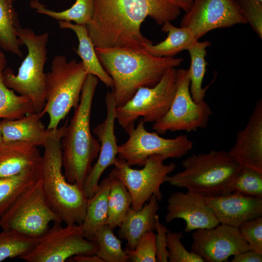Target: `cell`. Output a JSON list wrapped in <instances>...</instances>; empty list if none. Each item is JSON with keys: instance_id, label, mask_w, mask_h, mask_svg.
I'll return each mask as SVG.
<instances>
[{"instance_id": "1", "label": "cell", "mask_w": 262, "mask_h": 262, "mask_svg": "<svg viewBox=\"0 0 262 262\" xmlns=\"http://www.w3.org/2000/svg\"><path fill=\"white\" fill-rule=\"evenodd\" d=\"M181 8L174 0H94L86 30L96 48L144 49L153 42L141 32L149 16L159 25L176 19Z\"/></svg>"}, {"instance_id": "2", "label": "cell", "mask_w": 262, "mask_h": 262, "mask_svg": "<svg viewBox=\"0 0 262 262\" xmlns=\"http://www.w3.org/2000/svg\"><path fill=\"white\" fill-rule=\"evenodd\" d=\"M95 51L113 80L116 106L127 102L139 88L156 85L169 69L183 61L181 58L154 56L143 49L95 47Z\"/></svg>"}, {"instance_id": "3", "label": "cell", "mask_w": 262, "mask_h": 262, "mask_svg": "<svg viewBox=\"0 0 262 262\" xmlns=\"http://www.w3.org/2000/svg\"><path fill=\"white\" fill-rule=\"evenodd\" d=\"M67 122L62 127L47 129L39 164L43 192L49 205L66 225H81L88 198L82 189L67 181L63 172L61 139Z\"/></svg>"}, {"instance_id": "4", "label": "cell", "mask_w": 262, "mask_h": 262, "mask_svg": "<svg viewBox=\"0 0 262 262\" xmlns=\"http://www.w3.org/2000/svg\"><path fill=\"white\" fill-rule=\"evenodd\" d=\"M98 81L96 76L87 75L79 103L61 139L64 176L68 182L76 183L82 189L100 149L90 127L93 99Z\"/></svg>"}, {"instance_id": "5", "label": "cell", "mask_w": 262, "mask_h": 262, "mask_svg": "<svg viewBox=\"0 0 262 262\" xmlns=\"http://www.w3.org/2000/svg\"><path fill=\"white\" fill-rule=\"evenodd\" d=\"M181 165L183 170L167 175L165 182L204 196L231 193L232 184L242 167L228 151L214 149L206 153L193 154L183 160Z\"/></svg>"}, {"instance_id": "6", "label": "cell", "mask_w": 262, "mask_h": 262, "mask_svg": "<svg viewBox=\"0 0 262 262\" xmlns=\"http://www.w3.org/2000/svg\"><path fill=\"white\" fill-rule=\"evenodd\" d=\"M19 40L28 49V54L15 75L10 67H6L2 77L6 86L20 95L28 97L35 112H41L46 103L44 66L47 60V44L49 33L36 34L29 28L17 29Z\"/></svg>"}, {"instance_id": "7", "label": "cell", "mask_w": 262, "mask_h": 262, "mask_svg": "<svg viewBox=\"0 0 262 262\" xmlns=\"http://www.w3.org/2000/svg\"><path fill=\"white\" fill-rule=\"evenodd\" d=\"M87 75L81 61H67L64 55L53 58L50 71L45 74L46 103L41 111L49 115L47 129L58 128L70 110L78 106Z\"/></svg>"}, {"instance_id": "8", "label": "cell", "mask_w": 262, "mask_h": 262, "mask_svg": "<svg viewBox=\"0 0 262 262\" xmlns=\"http://www.w3.org/2000/svg\"><path fill=\"white\" fill-rule=\"evenodd\" d=\"M56 221L62 222L47 203L39 178L0 216V227L39 239Z\"/></svg>"}, {"instance_id": "9", "label": "cell", "mask_w": 262, "mask_h": 262, "mask_svg": "<svg viewBox=\"0 0 262 262\" xmlns=\"http://www.w3.org/2000/svg\"><path fill=\"white\" fill-rule=\"evenodd\" d=\"M176 68H171L152 87H141L124 104L116 106L115 119L125 131L134 127L139 117L146 122H155L169 109L176 91Z\"/></svg>"}, {"instance_id": "10", "label": "cell", "mask_w": 262, "mask_h": 262, "mask_svg": "<svg viewBox=\"0 0 262 262\" xmlns=\"http://www.w3.org/2000/svg\"><path fill=\"white\" fill-rule=\"evenodd\" d=\"M190 83L188 69H176V91L171 106L152 126L157 133L180 131L190 132L207 128L213 111L205 101L197 103L193 100Z\"/></svg>"}, {"instance_id": "11", "label": "cell", "mask_w": 262, "mask_h": 262, "mask_svg": "<svg viewBox=\"0 0 262 262\" xmlns=\"http://www.w3.org/2000/svg\"><path fill=\"white\" fill-rule=\"evenodd\" d=\"M141 119L136 127L125 131L128 140L118 146V158L130 166H143L149 156H162L165 160L180 159L186 155L193 147V142L185 134L172 139L160 136L156 132L146 130Z\"/></svg>"}, {"instance_id": "12", "label": "cell", "mask_w": 262, "mask_h": 262, "mask_svg": "<svg viewBox=\"0 0 262 262\" xmlns=\"http://www.w3.org/2000/svg\"><path fill=\"white\" fill-rule=\"evenodd\" d=\"M61 223L53 222L37 246L20 259L28 262H64L74 256L96 254L98 244L84 237L81 225L64 227Z\"/></svg>"}, {"instance_id": "13", "label": "cell", "mask_w": 262, "mask_h": 262, "mask_svg": "<svg viewBox=\"0 0 262 262\" xmlns=\"http://www.w3.org/2000/svg\"><path fill=\"white\" fill-rule=\"evenodd\" d=\"M164 160L162 156L153 155L148 157L143 168L136 169L117 157L115 167L110 174L118 178L127 188L132 200L131 208L133 210L141 209L153 195L158 201H161V186L165 182L166 177L177 167L173 163L164 164Z\"/></svg>"}, {"instance_id": "14", "label": "cell", "mask_w": 262, "mask_h": 262, "mask_svg": "<svg viewBox=\"0 0 262 262\" xmlns=\"http://www.w3.org/2000/svg\"><path fill=\"white\" fill-rule=\"evenodd\" d=\"M246 23L235 0H194L180 26L189 30L198 40L213 30Z\"/></svg>"}, {"instance_id": "15", "label": "cell", "mask_w": 262, "mask_h": 262, "mask_svg": "<svg viewBox=\"0 0 262 262\" xmlns=\"http://www.w3.org/2000/svg\"><path fill=\"white\" fill-rule=\"evenodd\" d=\"M192 236V251L208 262H228L230 256L250 250L239 229L225 224L196 229Z\"/></svg>"}, {"instance_id": "16", "label": "cell", "mask_w": 262, "mask_h": 262, "mask_svg": "<svg viewBox=\"0 0 262 262\" xmlns=\"http://www.w3.org/2000/svg\"><path fill=\"white\" fill-rule=\"evenodd\" d=\"M105 100L106 117L93 129L100 145L98 157L92 166L82 186V190L88 198L93 196L98 189L99 180L104 171L109 166L114 165L118 152L115 132L116 103L112 91L107 93Z\"/></svg>"}, {"instance_id": "17", "label": "cell", "mask_w": 262, "mask_h": 262, "mask_svg": "<svg viewBox=\"0 0 262 262\" xmlns=\"http://www.w3.org/2000/svg\"><path fill=\"white\" fill-rule=\"evenodd\" d=\"M167 202L165 222L169 223L177 218L184 220L186 232L211 229L219 224L204 196L199 194L190 191L176 192L170 196Z\"/></svg>"}, {"instance_id": "18", "label": "cell", "mask_w": 262, "mask_h": 262, "mask_svg": "<svg viewBox=\"0 0 262 262\" xmlns=\"http://www.w3.org/2000/svg\"><path fill=\"white\" fill-rule=\"evenodd\" d=\"M219 224L238 228L245 223L262 216V198L239 192L204 196Z\"/></svg>"}, {"instance_id": "19", "label": "cell", "mask_w": 262, "mask_h": 262, "mask_svg": "<svg viewBox=\"0 0 262 262\" xmlns=\"http://www.w3.org/2000/svg\"><path fill=\"white\" fill-rule=\"evenodd\" d=\"M229 152L242 166L262 173V100H259L243 129L236 134L234 144Z\"/></svg>"}, {"instance_id": "20", "label": "cell", "mask_w": 262, "mask_h": 262, "mask_svg": "<svg viewBox=\"0 0 262 262\" xmlns=\"http://www.w3.org/2000/svg\"><path fill=\"white\" fill-rule=\"evenodd\" d=\"M159 209L158 200L154 195L141 209L136 211L131 207L129 209L118 232L119 237L127 242L125 248L133 250L144 234L155 230Z\"/></svg>"}, {"instance_id": "21", "label": "cell", "mask_w": 262, "mask_h": 262, "mask_svg": "<svg viewBox=\"0 0 262 262\" xmlns=\"http://www.w3.org/2000/svg\"><path fill=\"white\" fill-rule=\"evenodd\" d=\"M38 147L25 142H3L0 145V178L9 177L38 166L41 161Z\"/></svg>"}, {"instance_id": "22", "label": "cell", "mask_w": 262, "mask_h": 262, "mask_svg": "<svg viewBox=\"0 0 262 262\" xmlns=\"http://www.w3.org/2000/svg\"><path fill=\"white\" fill-rule=\"evenodd\" d=\"M42 112L27 114L16 119H2L0 130L3 142L22 141L43 147L47 129L41 121Z\"/></svg>"}, {"instance_id": "23", "label": "cell", "mask_w": 262, "mask_h": 262, "mask_svg": "<svg viewBox=\"0 0 262 262\" xmlns=\"http://www.w3.org/2000/svg\"><path fill=\"white\" fill-rule=\"evenodd\" d=\"M58 24L60 28L71 30L76 34L79 45L76 52L81 58V62L87 74L96 76L107 87H110L112 90L113 80L100 63L95 51V47L88 34L85 26L65 21H59Z\"/></svg>"}, {"instance_id": "24", "label": "cell", "mask_w": 262, "mask_h": 262, "mask_svg": "<svg viewBox=\"0 0 262 262\" xmlns=\"http://www.w3.org/2000/svg\"><path fill=\"white\" fill-rule=\"evenodd\" d=\"M110 192L109 176L103 179L93 196L88 199L86 213L81 225L84 237L93 241L97 231L106 224Z\"/></svg>"}, {"instance_id": "25", "label": "cell", "mask_w": 262, "mask_h": 262, "mask_svg": "<svg viewBox=\"0 0 262 262\" xmlns=\"http://www.w3.org/2000/svg\"><path fill=\"white\" fill-rule=\"evenodd\" d=\"M161 30L167 33L166 38L156 45L151 43L144 49L148 53L156 57H175L179 52L187 49L197 40L194 34L187 29L173 26L170 21H166Z\"/></svg>"}, {"instance_id": "26", "label": "cell", "mask_w": 262, "mask_h": 262, "mask_svg": "<svg viewBox=\"0 0 262 262\" xmlns=\"http://www.w3.org/2000/svg\"><path fill=\"white\" fill-rule=\"evenodd\" d=\"M39 164L17 175L0 178V216L39 179Z\"/></svg>"}, {"instance_id": "27", "label": "cell", "mask_w": 262, "mask_h": 262, "mask_svg": "<svg viewBox=\"0 0 262 262\" xmlns=\"http://www.w3.org/2000/svg\"><path fill=\"white\" fill-rule=\"evenodd\" d=\"M5 55L0 57V119H16L35 112L30 99L27 96L17 95L5 84L2 72L6 67Z\"/></svg>"}, {"instance_id": "28", "label": "cell", "mask_w": 262, "mask_h": 262, "mask_svg": "<svg viewBox=\"0 0 262 262\" xmlns=\"http://www.w3.org/2000/svg\"><path fill=\"white\" fill-rule=\"evenodd\" d=\"M210 45L211 43L207 41H196L187 49L191 59L190 66L188 69L190 91L193 100L197 103L204 100L208 88V86L203 88L202 83L208 65L205 60L206 48Z\"/></svg>"}, {"instance_id": "29", "label": "cell", "mask_w": 262, "mask_h": 262, "mask_svg": "<svg viewBox=\"0 0 262 262\" xmlns=\"http://www.w3.org/2000/svg\"><path fill=\"white\" fill-rule=\"evenodd\" d=\"M13 1L0 0V48L22 58L20 46L23 44L17 35L20 26Z\"/></svg>"}, {"instance_id": "30", "label": "cell", "mask_w": 262, "mask_h": 262, "mask_svg": "<svg viewBox=\"0 0 262 262\" xmlns=\"http://www.w3.org/2000/svg\"><path fill=\"white\" fill-rule=\"evenodd\" d=\"M110 192L108 199V215L106 224L113 229L120 226L131 207V195L122 182L109 174Z\"/></svg>"}, {"instance_id": "31", "label": "cell", "mask_w": 262, "mask_h": 262, "mask_svg": "<svg viewBox=\"0 0 262 262\" xmlns=\"http://www.w3.org/2000/svg\"><path fill=\"white\" fill-rule=\"evenodd\" d=\"M30 4L38 13L59 21H74L75 24L83 26L91 21L94 9V0H76L70 8L60 12L47 9L38 0H31Z\"/></svg>"}, {"instance_id": "32", "label": "cell", "mask_w": 262, "mask_h": 262, "mask_svg": "<svg viewBox=\"0 0 262 262\" xmlns=\"http://www.w3.org/2000/svg\"><path fill=\"white\" fill-rule=\"evenodd\" d=\"M39 239L25 236L12 229L0 232V262L6 259L20 258L33 249Z\"/></svg>"}, {"instance_id": "33", "label": "cell", "mask_w": 262, "mask_h": 262, "mask_svg": "<svg viewBox=\"0 0 262 262\" xmlns=\"http://www.w3.org/2000/svg\"><path fill=\"white\" fill-rule=\"evenodd\" d=\"M93 241L98 245L96 255L104 262H127L128 257L121 247V241L114 234L107 224L97 231Z\"/></svg>"}, {"instance_id": "34", "label": "cell", "mask_w": 262, "mask_h": 262, "mask_svg": "<svg viewBox=\"0 0 262 262\" xmlns=\"http://www.w3.org/2000/svg\"><path fill=\"white\" fill-rule=\"evenodd\" d=\"M231 191L262 198V173L242 166L232 184Z\"/></svg>"}, {"instance_id": "35", "label": "cell", "mask_w": 262, "mask_h": 262, "mask_svg": "<svg viewBox=\"0 0 262 262\" xmlns=\"http://www.w3.org/2000/svg\"><path fill=\"white\" fill-rule=\"evenodd\" d=\"M182 232L166 229V246L169 262H204V260L194 251H189L181 242Z\"/></svg>"}, {"instance_id": "36", "label": "cell", "mask_w": 262, "mask_h": 262, "mask_svg": "<svg viewBox=\"0 0 262 262\" xmlns=\"http://www.w3.org/2000/svg\"><path fill=\"white\" fill-rule=\"evenodd\" d=\"M129 261L132 262H156V234L153 231L144 234L133 250L124 249Z\"/></svg>"}, {"instance_id": "37", "label": "cell", "mask_w": 262, "mask_h": 262, "mask_svg": "<svg viewBox=\"0 0 262 262\" xmlns=\"http://www.w3.org/2000/svg\"><path fill=\"white\" fill-rule=\"evenodd\" d=\"M240 11L252 30L262 38V1L235 0Z\"/></svg>"}, {"instance_id": "38", "label": "cell", "mask_w": 262, "mask_h": 262, "mask_svg": "<svg viewBox=\"0 0 262 262\" xmlns=\"http://www.w3.org/2000/svg\"><path fill=\"white\" fill-rule=\"evenodd\" d=\"M238 229L250 249L262 254V217L247 221Z\"/></svg>"}, {"instance_id": "39", "label": "cell", "mask_w": 262, "mask_h": 262, "mask_svg": "<svg viewBox=\"0 0 262 262\" xmlns=\"http://www.w3.org/2000/svg\"><path fill=\"white\" fill-rule=\"evenodd\" d=\"M156 262H167L168 252L166 246V229L165 226L159 221L158 218L156 222Z\"/></svg>"}, {"instance_id": "40", "label": "cell", "mask_w": 262, "mask_h": 262, "mask_svg": "<svg viewBox=\"0 0 262 262\" xmlns=\"http://www.w3.org/2000/svg\"><path fill=\"white\" fill-rule=\"evenodd\" d=\"M231 262H262V254L249 250L233 256Z\"/></svg>"}, {"instance_id": "41", "label": "cell", "mask_w": 262, "mask_h": 262, "mask_svg": "<svg viewBox=\"0 0 262 262\" xmlns=\"http://www.w3.org/2000/svg\"><path fill=\"white\" fill-rule=\"evenodd\" d=\"M72 258L76 262H104L96 254L76 255Z\"/></svg>"}, {"instance_id": "42", "label": "cell", "mask_w": 262, "mask_h": 262, "mask_svg": "<svg viewBox=\"0 0 262 262\" xmlns=\"http://www.w3.org/2000/svg\"><path fill=\"white\" fill-rule=\"evenodd\" d=\"M180 7L181 9L185 12H188L191 8L194 0H174Z\"/></svg>"}, {"instance_id": "43", "label": "cell", "mask_w": 262, "mask_h": 262, "mask_svg": "<svg viewBox=\"0 0 262 262\" xmlns=\"http://www.w3.org/2000/svg\"><path fill=\"white\" fill-rule=\"evenodd\" d=\"M3 142V138H2V135L0 130V145L2 144Z\"/></svg>"}, {"instance_id": "44", "label": "cell", "mask_w": 262, "mask_h": 262, "mask_svg": "<svg viewBox=\"0 0 262 262\" xmlns=\"http://www.w3.org/2000/svg\"><path fill=\"white\" fill-rule=\"evenodd\" d=\"M4 55L1 50L0 49V57Z\"/></svg>"}, {"instance_id": "45", "label": "cell", "mask_w": 262, "mask_h": 262, "mask_svg": "<svg viewBox=\"0 0 262 262\" xmlns=\"http://www.w3.org/2000/svg\"><path fill=\"white\" fill-rule=\"evenodd\" d=\"M259 0V1H262V0Z\"/></svg>"}]
</instances>
